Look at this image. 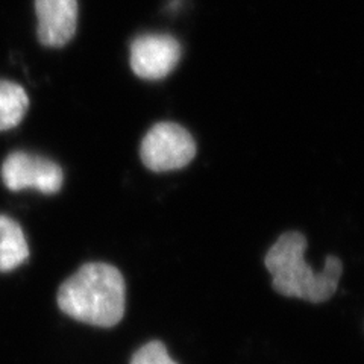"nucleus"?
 Instances as JSON below:
<instances>
[{
  "label": "nucleus",
  "mask_w": 364,
  "mask_h": 364,
  "mask_svg": "<svg viewBox=\"0 0 364 364\" xmlns=\"http://www.w3.org/2000/svg\"><path fill=\"white\" fill-rule=\"evenodd\" d=\"M305 249L306 238L301 232H286L269 249L264 263L279 294L321 304L337 291L343 264L337 257L328 255L322 272H314L305 261Z\"/></svg>",
  "instance_id": "2"
},
{
  "label": "nucleus",
  "mask_w": 364,
  "mask_h": 364,
  "mask_svg": "<svg viewBox=\"0 0 364 364\" xmlns=\"http://www.w3.org/2000/svg\"><path fill=\"white\" fill-rule=\"evenodd\" d=\"M29 257L26 237L20 225L8 215L0 214V272H11Z\"/></svg>",
  "instance_id": "7"
},
{
  "label": "nucleus",
  "mask_w": 364,
  "mask_h": 364,
  "mask_svg": "<svg viewBox=\"0 0 364 364\" xmlns=\"http://www.w3.org/2000/svg\"><path fill=\"white\" fill-rule=\"evenodd\" d=\"M38 40L48 48H63L77 25V0H36Z\"/></svg>",
  "instance_id": "6"
},
{
  "label": "nucleus",
  "mask_w": 364,
  "mask_h": 364,
  "mask_svg": "<svg viewBox=\"0 0 364 364\" xmlns=\"http://www.w3.org/2000/svg\"><path fill=\"white\" fill-rule=\"evenodd\" d=\"M4 184L13 191L37 188L44 195H55L63 187L61 167L38 155L13 152L2 164Z\"/></svg>",
  "instance_id": "4"
},
{
  "label": "nucleus",
  "mask_w": 364,
  "mask_h": 364,
  "mask_svg": "<svg viewBox=\"0 0 364 364\" xmlns=\"http://www.w3.org/2000/svg\"><path fill=\"white\" fill-rule=\"evenodd\" d=\"M127 286L122 273L107 263H88L68 278L58 290V306L82 323L111 328L124 314Z\"/></svg>",
  "instance_id": "1"
},
{
  "label": "nucleus",
  "mask_w": 364,
  "mask_h": 364,
  "mask_svg": "<svg viewBox=\"0 0 364 364\" xmlns=\"http://www.w3.org/2000/svg\"><path fill=\"white\" fill-rule=\"evenodd\" d=\"M131 364H178L168 355L166 346L161 341L154 340L141 346L132 355Z\"/></svg>",
  "instance_id": "9"
},
{
  "label": "nucleus",
  "mask_w": 364,
  "mask_h": 364,
  "mask_svg": "<svg viewBox=\"0 0 364 364\" xmlns=\"http://www.w3.org/2000/svg\"><path fill=\"white\" fill-rule=\"evenodd\" d=\"M196 155L191 134L172 122L156 123L141 141L140 156L152 172H168L188 166Z\"/></svg>",
  "instance_id": "3"
},
{
  "label": "nucleus",
  "mask_w": 364,
  "mask_h": 364,
  "mask_svg": "<svg viewBox=\"0 0 364 364\" xmlns=\"http://www.w3.org/2000/svg\"><path fill=\"white\" fill-rule=\"evenodd\" d=\"M29 97L25 88L11 81H0V131L16 128L26 116Z\"/></svg>",
  "instance_id": "8"
},
{
  "label": "nucleus",
  "mask_w": 364,
  "mask_h": 364,
  "mask_svg": "<svg viewBox=\"0 0 364 364\" xmlns=\"http://www.w3.org/2000/svg\"><path fill=\"white\" fill-rule=\"evenodd\" d=\"M182 55L181 44L166 33H146L131 44L132 72L147 81H158L175 70Z\"/></svg>",
  "instance_id": "5"
}]
</instances>
